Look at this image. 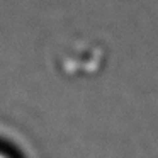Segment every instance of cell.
Instances as JSON below:
<instances>
[{"mask_svg": "<svg viewBox=\"0 0 158 158\" xmlns=\"http://www.w3.org/2000/svg\"><path fill=\"white\" fill-rule=\"evenodd\" d=\"M0 158H7V156H4V155H0Z\"/></svg>", "mask_w": 158, "mask_h": 158, "instance_id": "1", "label": "cell"}]
</instances>
